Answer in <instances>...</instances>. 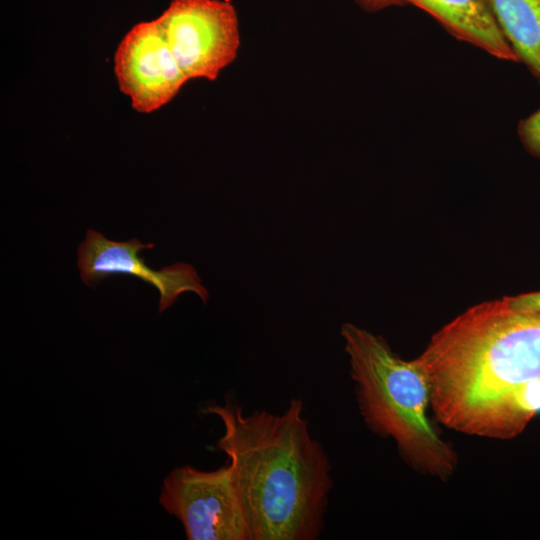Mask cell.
<instances>
[{
	"label": "cell",
	"instance_id": "1",
	"mask_svg": "<svg viewBox=\"0 0 540 540\" xmlns=\"http://www.w3.org/2000/svg\"><path fill=\"white\" fill-rule=\"evenodd\" d=\"M415 359L431 410L449 429L508 440L540 413V313L505 297L465 310Z\"/></svg>",
	"mask_w": 540,
	"mask_h": 540
},
{
	"label": "cell",
	"instance_id": "2",
	"mask_svg": "<svg viewBox=\"0 0 540 540\" xmlns=\"http://www.w3.org/2000/svg\"><path fill=\"white\" fill-rule=\"evenodd\" d=\"M224 433L217 446L229 458L250 540H315L324 529L332 488L330 462L309 431L303 402L281 414L245 413L236 400L212 404Z\"/></svg>",
	"mask_w": 540,
	"mask_h": 540
},
{
	"label": "cell",
	"instance_id": "3",
	"mask_svg": "<svg viewBox=\"0 0 540 540\" xmlns=\"http://www.w3.org/2000/svg\"><path fill=\"white\" fill-rule=\"evenodd\" d=\"M340 333L366 425L392 438L415 470L446 480L457 456L429 418V384L417 360L402 359L382 336L355 324H342Z\"/></svg>",
	"mask_w": 540,
	"mask_h": 540
},
{
	"label": "cell",
	"instance_id": "4",
	"mask_svg": "<svg viewBox=\"0 0 540 540\" xmlns=\"http://www.w3.org/2000/svg\"><path fill=\"white\" fill-rule=\"evenodd\" d=\"M186 77L214 81L238 55L239 20L225 0H171L157 17Z\"/></svg>",
	"mask_w": 540,
	"mask_h": 540
},
{
	"label": "cell",
	"instance_id": "5",
	"mask_svg": "<svg viewBox=\"0 0 540 540\" xmlns=\"http://www.w3.org/2000/svg\"><path fill=\"white\" fill-rule=\"evenodd\" d=\"M159 502L189 540H250L229 463L212 471L175 468L163 481Z\"/></svg>",
	"mask_w": 540,
	"mask_h": 540
},
{
	"label": "cell",
	"instance_id": "6",
	"mask_svg": "<svg viewBox=\"0 0 540 540\" xmlns=\"http://www.w3.org/2000/svg\"><path fill=\"white\" fill-rule=\"evenodd\" d=\"M114 73L131 107L143 114L169 103L189 80L157 18L135 24L123 36L114 54Z\"/></svg>",
	"mask_w": 540,
	"mask_h": 540
},
{
	"label": "cell",
	"instance_id": "7",
	"mask_svg": "<svg viewBox=\"0 0 540 540\" xmlns=\"http://www.w3.org/2000/svg\"><path fill=\"white\" fill-rule=\"evenodd\" d=\"M154 243L142 244L137 238L118 242L106 238L102 233L88 229L84 241L77 250V266L80 278L89 287L115 274L132 275L158 290L159 312L174 304L184 292L196 293L203 303L208 299V291L190 264L175 263L160 270L150 268L142 249H153Z\"/></svg>",
	"mask_w": 540,
	"mask_h": 540
},
{
	"label": "cell",
	"instance_id": "8",
	"mask_svg": "<svg viewBox=\"0 0 540 540\" xmlns=\"http://www.w3.org/2000/svg\"><path fill=\"white\" fill-rule=\"evenodd\" d=\"M432 16L456 39L491 56L517 62L486 0H404Z\"/></svg>",
	"mask_w": 540,
	"mask_h": 540
},
{
	"label": "cell",
	"instance_id": "9",
	"mask_svg": "<svg viewBox=\"0 0 540 540\" xmlns=\"http://www.w3.org/2000/svg\"><path fill=\"white\" fill-rule=\"evenodd\" d=\"M518 61L540 81V0H486Z\"/></svg>",
	"mask_w": 540,
	"mask_h": 540
},
{
	"label": "cell",
	"instance_id": "10",
	"mask_svg": "<svg viewBox=\"0 0 540 540\" xmlns=\"http://www.w3.org/2000/svg\"><path fill=\"white\" fill-rule=\"evenodd\" d=\"M518 135L526 150L540 158V108L519 122Z\"/></svg>",
	"mask_w": 540,
	"mask_h": 540
},
{
	"label": "cell",
	"instance_id": "11",
	"mask_svg": "<svg viewBox=\"0 0 540 540\" xmlns=\"http://www.w3.org/2000/svg\"><path fill=\"white\" fill-rule=\"evenodd\" d=\"M508 303L519 310L540 313V291L505 296Z\"/></svg>",
	"mask_w": 540,
	"mask_h": 540
},
{
	"label": "cell",
	"instance_id": "12",
	"mask_svg": "<svg viewBox=\"0 0 540 540\" xmlns=\"http://www.w3.org/2000/svg\"><path fill=\"white\" fill-rule=\"evenodd\" d=\"M366 12H378L394 6L405 5L404 0H355Z\"/></svg>",
	"mask_w": 540,
	"mask_h": 540
}]
</instances>
